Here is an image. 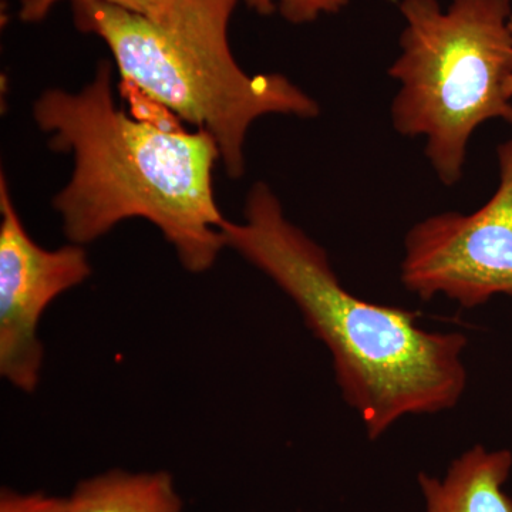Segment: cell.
<instances>
[{
  "instance_id": "5b68a950",
  "label": "cell",
  "mask_w": 512,
  "mask_h": 512,
  "mask_svg": "<svg viewBox=\"0 0 512 512\" xmlns=\"http://www.w3.org/2000/svg\"><path fill=\"white\" fill-rule=\"evenodd\" d=\"M500 184L480 210L443 212L409 229L400 279L421 301L474 309L512 298V138L497 148Z\"/></svg>"
},
{
  "instance_id": "ba28073f",
  "label": "cell",
  "mask_w": 512,
  "mask_h": 512,
  "mask_svg": "<svg viewBox=\"0 0 512 512\" xmlns=\"http://www.w3.org/2000/svg\"><path fill=\"white\" fill-rule=\"evenodd\" d=\"M63 0H22L20 19L39 22ZM77 2V0H70ZM153 23L185 45L211 53L229 52L228 26L241 0H97Z\"/></svg>"
},
{
  "instance_id": "277c9868",
  "label": "cell",
  "mask_w": 512,
  "mask_h": 512,
  "mask_svg": "<svg viewBox=\"0 0 512 512\" xmlns=\"http://www.w3.org/2000/svg\"><path fill=\"white\" fill-rule=\"evenodd\" d=\"M74 23L111 50L123 83L217 141L231 178L245 171L249 127L266 114L313 119L319 104L282 74L245 73L234 56L220 57L178 42L127 10L72 2Z\"/></svg>"
},
{
  "instance_id": "30bf717a",
  "label": "cell",
  "mask_w": 512,
  "mask_h": 512,
  "mask_svg": "<svg viewBox=\"0 0 512 512\" xmlns=\"http://www.w3.org/2000/svg\"><path fill=\"white\" fill-rule=\"evenodd\" d=\"M248 8L259 15H272L279 10L288 22L295 25L315 22L320 15H332L348 5L349 0H244Z\"/></svg>"
},
{
  "instance_id": "7c38bea8",
  "label": "cell",
  "mask_w": 512,
  "mask_h": 512,
  "mask_svg": "<svg viewBox=\"0 0 512 512\" xmlns=\"http://www.w3.org/2000/svg\"><path fill=\"white\" fill-rule=\"evenodd\" d=\"M511 29H512V19H511ZM507 94L512 99V77L510 80H508V83H507Z\"/></svg>"
},
{
  "instance_id": "7a4b0ae2",
  "label": "cell",
  "mask_w": 512,
  "mask_h": 512,
  "mask_svg": "<svg viewBox=\"0 0 512 512\" xmlns=\"http://www.w3.org/2000/svg\"><path fill=\"white\" fill-rule=\"evenodd\" d=\"M33 114L50 148L73 154L72 178L53 200L72 244L83 247L121 221L144 218L188 272L212 268L227 247L212 187L220 148L210 133L175 126L161 106L156 119L128 116L114 101L107 63L82 92L47 90Z\"/></svg>"
},
{
  "instance_id": "52a82bcc",
  "label": "cell",
  "mask_w": 512,
  "mask_h": 512,
  "mask_svg": "<svg viewBox=\"0 0 512 512\" xmlns=\"http://www.w3.org/2000/svg\"><path fill=\"white\" fill-rule=\"evenodd\" d=\"M511 470L510 450L471 447L443 478L419 474L424 512H512V498L504 491Z\"/></svg>"
},
{
  "instance_id": "8992f818",
  "label": "cell",
  "mask_w": 512,
  "mask_h": 512,
  "mask_svg": "<svg viewBox=\"0 0 512 512\" xmlns=\"http://www.w3.org/2000/svg\"><path fill=\"white\" fill-rule=\"evenodd\" d=\"M0 375L15 389L33 393L42 376L39 338L43 313L60 295L92 274L82 245L45 249L29 237L0 180Z\"/></svg>"
},
{
  "instance_id": "9c48e42d",
  "label": "cell",
  "mask_w": 512,
  "mask_h": 512,
  "mask_svg": "<svg viewBox=\"0 0 512 512\" xmlns=\"http://www.w3.org/2000/svg\"><path fill=\"white\" fill-rule=\"evenodd\" d=\"M64 512H184L167 471L110 470L77 483Z\"/></svg>"
},
{
  "instance_id": "8fae6325",
  "label": "cell",
  "mask_w": 512,
  "mask_h": 512,
  "mask_svg": "<svg viewBox=\"0 0 512 512\" xmlns=\"http://www.w3.org/2000/svg\"><path fill=\"white\" fill-rule=\"evenodd\" d=\"M66 497H57L33 491L20 493L12 488H2L0 493V512H64Z\"/></svg>"
},
{
  "instance_id": "6da1fadb",
  "label": "cell",
  "mask_w": 512,
  "mask_h": 512,
  "mask_svg": "<svg viewBox=\"0 0 512 512\" xmlns=\"http://www.w3.org/2000/svg\"><path fill=\"white\" fill-rule=\"evenodd\" d=\"M225 247L268 276L295 303L332 356L343 400L377 440L409 416L454 409L467 387L466 335L421 328L419 312L380 305L345 288L328 252L285 217L256 183L244 221L225 220Z\"/></svg>"
},
{
  "instance_id": "3957f363",
  "label": "cell",
  "mask_w": 512,
  "mask_h": 512,
  "mask_svg": "<svg viewBox=\"0 0 512 512\" xmlns=\"http://www.w3.org/2000/svg\"><path fill=\"white\" fill-rule=\"evenodd\" d=\"M402 53L389 74L400 84L394 130L423 137L444 185L463 178L468 141L481 124H512L511 0H403Z\"/></svg>"
}]
</instances>
